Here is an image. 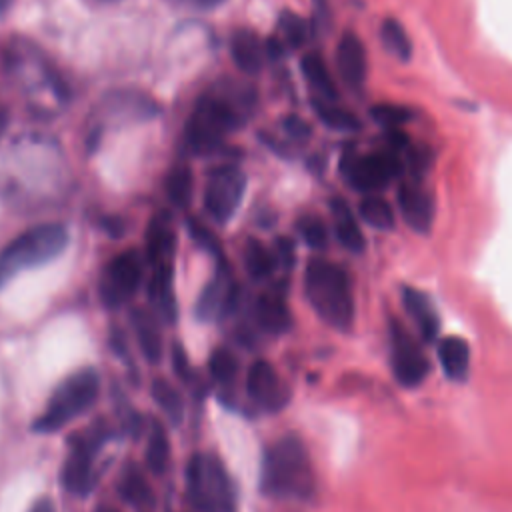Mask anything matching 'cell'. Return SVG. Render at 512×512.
Listing matches in <instances>:
<instances>
[{
    "instance_id": "cell-1",
    "label": "cell",
    "mask_w": 512,
    "mask_h": 512,
    "mask_svg": "<svg viewBox=\"0 0 512 512\" xmlns=\"http://www.w3.org/2000/svg\"><path fill=\"white\" fill-rule=\"evenodd\" d=\"M262 492L274 498H308L314 492L310 456L298 436H282L262 458Z\"/></svg>"
},
{
    "instance_id": "cell-2",
    "label": "cell",
    "mask_w": 512,
    "mask_h": 512,
    "mask_svg": "<svg viewBox=\"0 0 512 512\" xmlns=\"http://www.w3.org/2000/svg\"><path fill=\"white\" fill-rule=\"evenodd\" d=\"M304 292L314 312L332 328L348 330L354 322V296L348 272L324 258H312L304 270Z\"/></svg>"
},
{
    "instance_id": "cell-3",
    "label": "cell",
    "mask_w": 512,
    "mask_h": 512,
    "mask_svg": "<svg viewBox=\"0 0 512 512\" xmlns=\"http://www.w3.org/2000/svg\"><path fill=\"white\" fill-rule=\"evenodd\" d=\"M70 242L68 228L46 222L28 228L0 250V288L24 270L38 268L64 252Z\"/></svg>"
},
{
    "instance_id": "cell-4",
    "label": "cell",
    "mask_w": 512,
    "mask_h": 512,
    "mask_svg": "<svg viewBox=\"0 0 512 512\" xmlns=\"http://www.w3.org/2000/svg\"><path fill=\"white\" fill-rule=\"evenodd\" d=\"M186 494L200 512H234L236 494L232 480L218 456L198 452L186 466Z\"/></svg>"
},
{
    "instance_id": "cell-5",
    "label": "cell",
    "mask_w": 512,
    "mask_h": 512,
    "mask_svg": "<svg viewBox=\"0 0 512 512\" xmlns=\"http://www.w3.org/2000/svg\"><path fill=\"white\" fill-rule=\"evenodd\" d=\"M98 390L100 378L92 368L74 372L52 392L44 412L34 422V430L48 434L62 428L94 404Z\"/></svg>"
},
{
    "instance_id": "cell-6",
    "label": "cell",
    "mask_w": 512,
    "mask_h": 512,
    "mask_svg": "<svg viewBox=\"0 0 512 512\" xmlns=\"http://www.w3.org/2000/svg\"><path fill=\"white\" fill-rule=\"evenodd\" d=\"M238 124L240 114L230 104V100L214 94L202 96L196 102L184 128L186 146L194 154H210Z\"/></svg>"
},
{
    "instance_id": "cell-7",
    "label": "cell",
    "mask_w": 512,
    "mask_h": 512,
    "mask_svg": "<svg viewBox=\"0 0 512 512\" xmlns=\"http://www.w3.org/2000/svg\"><path fill=\"white\" fill-rule=\"evenodd\" d=\"M340 170L352 188L360 192H370L380 190L388 182H392L400 174L402 162L392 150L372 152L364 156L356 152H346L340 160Z\"/></svg>"
},
{
    "instance_id": "cell-8",
    "label": "cell",
    "mask_w": 512,
    "mask_h": 512,
    "mask_svg": "<svg viewBox=\"0 0 512 512\" xmlns=\"http://www.w3.org/2000/svg\"><path fill=\"white\" fill-rule=\"evenodd\" d=\"M246 190V176L236 166H218L208 174L204 186V208L212 220L226 224L238 210Z\"/></svg>"
},
{
    "instance_id": "cell-9",
    "label": "cell",
    "mask_w": 512,
    "mask_h": 512,
    "mask_svg": "<svg viewBox=\"0 0 512 512\" xmlns=\"http://www.w3.org/2000/svg\"><path fill=\"white\" fill-rule=\"evenodd\" d=\"M388 344H390V366L396 380L402 386H418L430 370V362L422 346L396 320H390L388 324Z\"/></svg>"
},
{
    "instance_id": "cell-10",
    "label": "cell",
    "mask_w": 512,
    "mask_h": 512,
    "mask_svg": "<svg viewBox=\"0 0 512 512\" xmlns=\"http://www.w3.org/2000/svg\"><path fill=\"white\" fill-rule=\"evenodd\" d=\"M142 280V260L136 250H124L110 258L100 278V298L108 308L130 300Z\"/></svg>"
},
{
    "instance_id": "cell-11",
    "label": "cell",
    "mask_w": 512,
    "mask_h": 512,
    "mask_svg": "<svg viewBox=\"0 0 512 512\" xmlns=\"http://www.w3.org/2000/svg\"><path fill=\"white\" fill-rule=\"evenodd\" d=\"M246 390H248V396L268 412L282 410L290 398L288 386L278 376L274 366L266 360L252 362L246 376Z\"/></svg>"
},
{
    "instance_id": "cell-12",
    "label": "cell",
    "mask_w": 512,
    "mask_h": 512,
    "mask_svg": "<svg viewBox=\"0 0 512 512\" xmlns=\"http://www.w3.org/2000/svg\"><path fill=\"white\" fill-rule=\"evenodd\" d=\"M96 446L98 442L90 434L76 436L72 440L70 454L62 466V484L68 492L82 496L92 488V462Z\"/></svg>"
},
{
    "instance_id": "cell-13",
    "label": "cell",
    "mask_w": 512,
    "mask_h": 512,
    "mask_svg": "<svg viewBox=\"0 0 512 512\" xmlns=\"http://www.w3.org/2000/svg\"><path fill=\"white\" fill-rule=\"evenodd\" d=\"M398 206L404 222L418 234H428L434 222L432 194L418 182H404L398 188Z\"/></svg>"
},
{
    "instance_id": "cell-14",
    "label": "cell",
    "mask_w": 512,
    "mask_h": 512,
    "mask_svg": "<svg viewBox=\"0 0 512 512\" xmlns=\"http://www.w3.org/2000/svg\"><path fill=\"white\" fill-rule=\"evenodd\" d=\"M336 66L340 78L350 88H360L366 80L368 60L362 40L354 32H344L336 46Z\"/></svg>"
},
{
    "instance_id": "cell-15",
    "label": "cell",
    "mask_w": 512,
    "mask_h": 512,
    "mask_svg": "<svg viewBox=\"0 0 512 512\" xmlns=\"http://www.w3.org/2000/svg\"><path fill=\"white\" fill-rule=\"evenodd\" d=\"M234 298H236V284L232 282L230 272L224 266H220V270L216 272L212 282H208L204 292L200 294L196 312L200 318L212 320V318L224 314L232 306Z\"/></svg>"
},
{
    "instance_id": "cell-16",
    "label": "cell",
    "mask_w": 512,
    "mask_h": 512,
    "mask_svg": "<svg viewBox=\"0 0 512 512\" xmlns=\"http://www.w3.org/2000/svg\"><path fill=\"white\" fill-rule=\"evenodd\" d=\"M402 304H404L408 316L412 318V322L416 324L420 338L424 342H434L440 332V318H438L436 308L430 302V298L418 288L404 286L402 288Z\"/></svg>"
},
{
    "instance_id": "cell-17",
    "label": "cell",
    "mask_w": 512,
    "mask_h": 512,
    "mask_svg": "<svg viewBox=\"0 0 512 512\" xmlns=\"http://www.w3.org/2000/svg\"><path fill=\"white\" fill-rule=\"evenodd\" d=\"M174 248H176V232H174L170 214L160 210L148 222V232H146L148 260L154 266L162 262H170Z\"/></svg>"
},
{
    "instance_id": "cell-18",
    "label": "cell",
    "mask_w": 512,
    "mask_h": 512,
    "mask_svg": "<svg viewBox=\"0 0 512 512\" xmlns=\"http://www.w3.org/2000/svg\"><path fill=\"white\" fill-rule=\"evenodd\" d=\"M256 320L268 334H284L292 326V316L280 292H264L256 300Z\"/></svg>"
},
{
    "instance_id": "cell-19",
    "label": "cell",
    "mask_w": 512,
    "mask_h": 512,
    "mask_svg": "<svg viewBox=\"0 0 512 512\" xmlns=\"http://www.w3.org/2000/svg\"><path fill=\"white\" fill-rule=\"evenodd\" d=\"M440 366L452 382H464L470 370V348L460 336H446L438 342Z\"/></svg>"
},
{
    "instance_id": "cell-20",
    "label": "cell",
    "mask_w": 512,
    "mask_h": 512,
    "mask_svg": "<svg viewBox=\"0 0 512 512\" xmlns=\"http://www.w3.org/2000/svg\"><path fill=\"white\" fill-rule=\"evenodd\" d=\"M230 52L234 64L246 72V74H256L262 68L266 48H262V42L254 30L240 28L232 34L230 42Z\"/></svg>"
},
{
    "instance_id": "cell-21",
    "label": "cell",
    "mask_w": 512,
    "mask_h": 512,
    "mask_svg": "<svg viewBox=\"0 0 512 512\" xmlns=\"http://www.w3.org/2000/svg\"><path fill=\"white\" fill-rule=\"evenodd\" d=\"M330 212L334 218V232L338 242L350 250V252H362L366 246L364 234L356 222V218L352 216L350 206L342 200V198H332L330 200Z\"/></svg>"
},
{
    "instance_id": "cell-22",
    "label": "cell",
    "mask_w": 512,
    "mask_h": 512,
    "mask_svg": "<svg viewBox=\"0 0 512 512\" xmlns=\"http://www.w3.org/2000/svg\"><path fill=\"white\" fill-rule=\"evenodd\" d=\"M148 296L158 306L164 320H176V298H174V284H172V262H162L154 266Z\"/></svg>"
},
{
    "instance_id": "cell-23",
    "label": "cell",
    "mask_w": 512,
    "mask_h": 512,
    "mask_svg": "<svg viewBox=\"0 0 512 512\" xmlns=\"http://www.w3.org/2000/svg\"><path fill=\"white\" fill-rule=\"evenodd\" d=\"M300 68H302V74L306 78V82L324 98V100H334L338 94H336V88H334V82H332V76L322 60V56L318 52H308L302 56L300 60Z\"/></svg>"
},
{
    "instance_id": "cell-24",
    "label": "cell",
    "mask_w": 512,
    "mask_h": 512,
    "mask_svg": "<svg viewBox=\"0 0 512 512\" xmlns=\"http://www.w3.org/2000/svg\"><path fill=\"white\" fill-rule=\"evenodd\" d=\"M132 324L144 356L150 362H158L162 356V340H160V332L154 318L146 310L138 308L132 312Z\"/></svg>"
},
{
    "instance_id": "cell-25",
    "label": "cell",
    "mask_w": 512,
    "mask_h": 512,
    "mask_svg": "<svg viewBox=\"0 0 512 512\" xmlns=\"http://www.w3.org/2000/svg\"><path fill=\"white\" fill-rule=\"evenodd\" d=\"M244 266L252 280H264L274 272L276 258L260 240L248 238L244 248Z\"/></svg>"
},
{
    "instance_id": "cell-26",
    "label": "cell",
    "mask_w": 512,
    "mask_h": 512,
    "mask_svg": "<svg viewBox=\"0 0 512 512\" xmlns=\"http://www.w3.org/2000/svg\"><path fill=\"white\" fill-rule=\"evenodd\" d=\"M380 38H382V44L386 46V50L394 58H398L402 62L410 60V56H412V42H410L408 32L404 30V26L398 20L386 18L382 22V26H380Z\"/></svg>"
},
{
    "instance_id": "cell-27",
    "label": "cell",
    "mask_w": 512,
    "mask_h": 512,
    "mask_svg": "<svg viewBox=\"0 0 512 512\" xmlns=\"http://www.w3.org/2000/svg\"><path fill=\"white\" fill-rule=\"evenodd\" d=\"M194 178L188 166H174L166 178V194L176 208H188L192 200Z\"/></svg>"
},
{
    "instance_id": "cell-28",
    "label": "cell",
    "mask_w": 512,
    "mask_h": 512,
    "mask_svg": "<svg viewBox=\"0 0 512 512\" xmlns=\"http://www.w3.org/2000/svg\"><path fill=\"white\" fill-rule=\"evenodd\" d=\"M358 212H360V218L376 230H392L394 228V220H396L394 210L380 196L364 198L358 206Z\"/></svg>"
},
{
    "instance_id": "cell-29",
    "label": "cell",
    "mask_w": 512,
    "mask_h": 512,
    "mask_svg": "<svg viewBox=\"0 0 512 512\" xmlns=\"http://www.w3.org/2000/svg\"><path fill=\"white\" fill-rule=\"evenodd\" d=\"M312 104H314V112L318 114L322 124H326L328 128L340 130V132H352L360 128V120L352 112L336 104H330L328 100H314Z\"/></svg>"
},
{
    "instance_id": "cell-30",
    "label": "cell",
    "mask_w": 512,
    "mask_h": 512,
    "mask_svg": "<svg viewBox=\"0 0 512 512\" xmlns=\"http://www.w3.org/2000/svg\"><path fill=\"white\" fill-rule=\"evenodd\" d=\"M120 492L134 506L148 508V506L154 504V494H152L150 486L146 484L144 476L138 470H134V468H128L122 474V478H120Z\"/></svg>"
},
{
    "instance_id": "cell-31",
    "label": "cell",
    "mask_w": 512,
    "mask_h": 512,
    "mask_svg": "<svg viewBox=\"0 0 512 512\" xmlns=\"http://www.w3.org/2000/svg\"><path fill=\"white\" fill-rule=\"evenodd\" d=\"M168 456H170V444H168L166 430L160 422H154L150 438H148V448H146L148 468L156 474H162L168 464Z\"/></svg>"
},
{
    "instance_id": "cell-32",
    "label": "cell",
    "mask_w": 512,
    "mask_h": 512,
    "mask_svg": "<svg viewBox=\"0 0 512 512\" xmlns=\"http://www.w3.org/2000/svg\"><path fill=\"white\" fill-rule=\"evenodd\" d=\"M152 396L158 402V406L170 416L172 422H178L184 412V402L180 392L164 378H156L152 382Z\"/></svg>"
},
{
    "instance_id": "cell-33",
    "label": "cell",
    "mask_w": 512,
    "mask_h": 512,
    "mask_svg": "<svg viewBox=\"0 0 512 512\" xmlns=\"http://www.w3.org/2000/svg\"><path fill=\"white\" fill-rule=\"evenodd\" d=\"M370 118L378 124L384 126L386 130H396L402 124H406L412 118V112L406 106L400 104H374L370 108Z\"/></svg>"
},
{
    "instance_id": "cell-34",
    "label": "cell",
    "mask_w": 512,
    "mask_h": 512,
    "mask_svg": "<svg viewBox=\"0 0 512 512\" xmlns=\"http://www.w3.org/2000/svg\"><path fill=\"white\" fill-rule=\"evenodd\" d=\"M278 28L282 32L284 42L290 48H298V46L304 44V40H306V22L298 14H294L290 10H284L278 18Z\"/></svg>"
},
{
    "instance_id": "cell-35",
    "label": "cell",
    "mask_w": 512,
    "mask_h": 512,
    "mask_svg": "<svg viewBox=\"0 0 512 512\" xmlns=\"http://www.w3.org/2000/svg\"><path fill=\"white\" fill-rule=\"evenodd\" d=\"M296 228H298L302 240H304L310 248L320 250V248L326 246V242H328V230H326V224H324L318 216H312V214L302 216V218L298 220Z\"/></svg>"
},
{
    "instance_id": "cell-36",
    "label": "cell",
    "mask_w": 512,
    "mask_h": 512,
    "mask_svg": "<svg viewBox=\"0 0 512 512\" xmlns=\"http://www.w3.org/2000/svg\"><path fill=\"white\" fill-rule=\"evenodd\" d=\"M208 368H210V374L218 380V382H230L234 376H236V370H238V360L236 356L226 350V348H218L212 352L210 356V362H208Z\"/></svg>"
},
{
    "instance_id": "cell-37",
    "label": "cell",
    "mask_w": 512,
    "mask_h": 512,
    "mask_svg": "<svg viewBox=\"0 0 512 512\" xmlns=\"http://www.w3.org/2000/svg\"><path fill=\"white\" fill-rule=\"evenodd\" d=\"M188 230H190V236L198 242L200 248L212 252L214 256H220V242L210 234L208 228H204L202 224L190 220V222H188Z\"/></svg>"
},
{
    "instance_id": "cell-38",
    "label": "cell",
    "mask_w": 512,
    "mask_h": 512,
    "mask_svg": "<svg viewBox=\"0 0 512 512\" xmlns=\"http://www.w3.org/2000/svg\"><path fill=\"white\" fill-rule=\"evenodd\" d=\"M282 126H284V130H286L292 138L306 140V138L310 136V126H308L300 116H294V114L286 116V118L282 120Z\"/></svg>"
},
{
    "instance_id": "cell-39",
    "label": "cell",
    "mask_w": 512,
    "mask_h": 512,
    "mask_svg": "<svg viewBox=\"0 0 512 512\" xmlns=\"http://www.w3.org/2000/svg\"><path fill=\"white\" fill-rule=\"evenodd\" d=\"M430 160H432V156H430V150H426V148H414L408 152V162H410V168L414 174L426 172L430 166Z\"/></svg>"
},
{
    "instance_id": "cell-40",
    "label": "cell",
    "mask_w": 512,
    "mask_h": 512,
    "mask_svg": "<svg viewBox=\"0 0 512 512\" xmlns=\"http://www.w3.org/2000/svg\"><path fill=\"white\" fill-rule=\"evenodd\" d=\"M172 360H174V368H176L178 376L180 378H188L190 376L188 358H186V354H184V350H182V346L178 342L172 346Z\"/></svg>"
},
{
    "instance_id": "cell-41",
    "label": "cell",
    "mask_w": 512,
    "mask_h": 512,
    "mask_svg": "<svg viewBox=\"0 0 512 512\" xmlns=\"http://www.w3.org/2000/svg\"><path fill=\"white\" fill-rule=\"evenodd\" d=\"M276 246H278V256H280V262L284 266H292L294 262V242L286 236H280L276 240Z\"/></svg>"
},
{
    "instance_id": "cell-42",
    "label": "cell",
    "mask_w": 512,
    "mask_h": 512,
    "mask_svg": "<svg viewBox=\"0 0 512 512\" xmlns=\"http://www.w3.org/2000/svg\"><path fill=\"white\" fill-rule=\"evenodd\" d=\"M186 6H192V8H202V10H208V8H214L218 4H222L224 0H178Z\"/></svg>"
},
{
    "instance_id": "cell-43",
    "label": "cell",
    "mask_w": 512,
    "mask_h": 512,
    "mask_svg": "<svg viewBox=\"0 0 512 512\" xmlns=\"http://www.w3.org/2000/svg\"><path fill=\"white\" fill-rule=\"evenodd\" d=\"M30 512H54V504L50 498H40L34 502V506L30 508Z\"/></svg>"
},
{
    "instance_id": "cell-44",
    "label": "cell",
    "mask_w": 512,
    "mask_h": 512,
    "mask_svg": "<svg viewBox=\"0 0 512 512\" xmlns=\"http://www.w3.org/2000/svg\"><path fill=\"white\" fill-rule=\"evenodd\" d=\"M12 4H14V0H0V16H4Z\"/></svg>"
},
{
    "instance_id": "cell-45",
    "label": "cell",
    "mask_w": 512,
    "mask_h": 512,
    "mask_svg": "<svg viewBox=\"0 0 512 512\" xmlns=\"http://www.w3.org/2000/svg\"><path fill=\"white\" fill-rule=\"evenodd\" d=\"M6 124H8V118H6V114L0 110V136H2V132H4Z\"/></svg>"
},
{
    "instance_id": "cell-46",
    "label": "cell",
    "mask_w": 512,
    "mask_h": 512,
    "mask_svg": "<svg viewBox=\"0 0 512 512\" xmlns=\"http://www.w3.org/2000/svg\"><path fill=\"white\" fill-rule=\"evenodd\" d=\"M96 512H118V510L112 508V506H100Z\"/></svg>"
}]
</instances>
